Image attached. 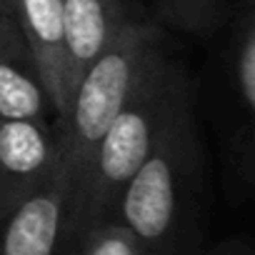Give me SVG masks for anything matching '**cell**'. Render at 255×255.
<instances>
[{
	"mask_svg": "<svg viewBox=\"0 0 255 255\" xmlns=\"http://www.w3.org/2000/svg\"><path fill=\"white\" fill-rule=\"evenodd\" d=\"M188 100H193V85L185 70L175 58L163 53L133 98L108 125L68 190L63 228L68 245H83L98 225L113 220L128 180L138 173L168 123Z\"/></svg>",
	"mask_w": 255,
	"mask_h": 255,
	"instance_id": "1",
	"label": "cell"
},
{
	"mask_svg": "<svg viewBox=\"0 0 255 255\" xmlns=\"http://www.w3.org/2000/svg\"><path fill=\"white\" fill-rule=\"evenodd\" d=\"M200 180L203 143L193 100H188L128 180L113 220L135 235L145 255H170L195 205Z\"/></svg>",
	"mask_w": 255,
	"mask_h": 255,
	"instance_id": "2",
	"label": "cell"
},
{
	"mask_svg": "<svg viewBox=\"0 0 255 255\" xmlns=\"http://www.w3.org/2000/svg\"><path fill=\"white\" fill-rule=\"evenodd\" d=\"M163 53H168L163 33L153 23L135 18L85 68L73 88L68 113L63 123H58L65 138L70 185L85 168L108 125L133 98Z\"/></svg>",
	"mask_w": 255,
	"mask_h": 255,
	"instance_id": "3",
	"label": "cell"
},
{
	"mask_svg": "<svg viewBox=\"0 0 255 255\" xmlns=\"http://www.w3.org/2000/svg\"><path fill=\"white\" fill-rule=\"evenodd\" d=\"M225 83V165L228 180L238 190L253 185L255 160V0H235L230 35L223 53Z\"/></svg>",
	"mask_w": 255,
	"mask_h": 255,
	"instance_id": "4",
	"label": "cell"
},
{
	"mask_svg": "<svg viewBox=\"0 0 255 255\" xmlns=\"http://www.w3.org/2000/svg\"><path fill=\"white\" fill-rule=\"evenodd\" d=\"M65 138L48 118L0 120V215L43 188L63 165Z\"/></svg>",
	"mask_w": 255,
	"mask_h": 255,
	"instance_id": "5",
	"label": "cell"
},
{
	"mask_svg": "<svg viewBox=\"0 0 255 255\" xmlns=\"http://www.w3.org/2000/svg\"><path fill=\"white\" fill-rule=\"evenodd\" d=\"M70 168L63 158L58 173L0 215V255H55L63 243Z\"/></svg>",
	"mask_w": 255,
	"mask_h": 255,
	"instance_id": "6",
	"label": "cell"
},
{
	"mask_svg": "<svg viewBox=\"0 0 255 255\" xmlns=\"http://www.w3.org/2000/svg\"><path fill=\"white\" fill-rule=\"evenodd\" d=\"M135 20L128 0H63V90L65 113L85 68ZM63 123V120H60Z\"/></svg>",
	"mask_w": 255,
	"mask_h": 255,
	"instance_id": "7",
	"label": "cell"
},
{
	"mask_svg": "<svg viewBox=\"0 0 255 255\" xmlns=\"http://www.w3.org/2000/svg\"><path fill=\"white\" fill-rule=\"evenodd\" d=\"M48 110L53 105L20 23L0 10V120L48 118Z\"/></svg>",
	"mask_w": 255,
	"mask_h": 255,
	"instance_id": "8",
	"label": "cell"
},
{
	"mask_svg": "<svg viewBox=\"0 0 255 255\" xmlns=\"http://www.w3.org/2000/svg\"><path fill=\"white\" fill-rule=\"evenodd\" d=\"M15 18L35 55L55 123L65 118L63 90V0H15Z\"/></svg>",
	"mask_w": 255,
	"mask_h": 255,
	"instance_id": "9",
	"label": "cell"
},
{
	"mask_svg": "<svg viewBox=\"0 0 255 255\" xmlns=\"http://www.w3.org/2000/svg\"><path fill=\"white\" fill-rule=\"evenodd\" d=\"M155 3L170 25L198 35L213 33L235 10V0H155Z\"/></svg>",
	"mask_w": 255,
	"mask_h": 255,
	"instance_id": "10",
	"label": "cell"
},
{
	"mask_svg": "<svg viewBox=\"0 0 255 255\" xmlns=\"http://www.w3.org/2000/svg\"><path fill=\"white\" fill-rule=\"evenodd\" d=\"M80 255H145L135 235L110 220L98 225L80 245Z\"/></svg>",
	"mask_w": 255,
	"mask_h": 255,
	"instance_id": "11",
	"label": "cell"
},
{
	"mask_svg": "<svg viewBox=\"0 0 255 255\" xmlns=\"http://www.w3.org/2000/svg\"><path fill=\"white\" fill-rule=\"evenodd\" d=\"M218 255H245V250H243L240 245H228V248H223Z\"/></svg>",
	"mask_w": 255,
	"mask_h": 255,
	"instance_id": "12",
	"label": "cell"
},
{
	"mask_svg": "<svg viewBox=\"0 0 255 255\" xmlns=\"http://www.w3.org/2000/svg\"><path fill=\"white\" fill-rule=\"evenodd\" d=\"M0 10H5V13H15V0H0Z\"/></svg>",
	"mask_w": 255,
	"mask_h": 255,
	"instance_id": "13",
	"label": "cell"
}]
</instances>
